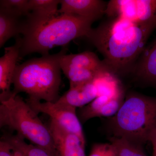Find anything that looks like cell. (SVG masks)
<instances>
[{
  "label": "cell",
  "instance_id": "22",
  "mask_svg": "<svg viewBox=\"0 0 156 156\" xmlns=\"http://www.w3.org/2000/svg\"><path fill=\"white\" fill-rule=\"evenodd\" d=\"M0 156H23L22 154L12 148L8 143L1 139L0 141Z\"/></svg>",
  "mask_w": 156,
  "mask_h": 156
},
{
  "label": "cell",
  "instance_id": "16",
  "mask_svg": "<svg viewBox=\"0 0 156 156\" xmlns=\"http://www.w3.org/2000/svg\"><path fill=\"white\" fill-rule=\"evenodd\" d=\"M98 96L113 98L125 97V91L119 76L107 69L98 74L93 80Z\"/></svg>",
  "mask_w": 156,
  "mask_h": 156
},
{
  "label": "cell",
  "instance_id": "19",
  "mask_svg": "<svg viewBox=\"0 0 156 156\" xmlns=\"http://www.w3.org/2000/svg\"><path fill=\"white\" fill-rule=\"evenodd\" d=\"M109 140L115 147L117 156H148L142 147L124 138L110 136Z\"/></svg>",
  "mask_w": 156,
  "mask_h": 156
},
{
  "label": "cell",
  "instance_id": "20",
  "mask_svg": "<svg viewBox=\"0 0 156 156\" xmlns=\"http://www.w3.org/2000/svg\"><path fill=\"white\" fill-rule=\"evenodd\" d=\"M0 9L26 17L30 14L29 0H1Z\"/></svg>",
  "mask_w": 156,
  "mask_h": 156
},
{
  "label": "cell",
  "instance_id": "3",
  "mask_svg": "<svg viewBox=\"0 0 156 156\" xmlns=\"http://www.w3.org/2000/svg\"><path fill=\"white\" fill-rule=\"evenodd\" d=\"M68 46L56 54L31 58L17 65L13 79L12 92L26 93L29 98L46 102L59 99L61 83V56L67 53Z\"/></svg>",
  "mask_w": 156,
  "mask_h": 156
},
{
  "label": "cell",
  "instance_id": "11",
  "mask_svg": "<svg viewBox=\"0 0 156 156\" xmlns=\"http://www.w3.org/2000/svg\"><path fill=\"white\" fill-rule=\"evenodd\" d=\"M125 97L113 98L102 95L98 96L86 106L79 108L77 113L82 124L96 117L111 118L119 110Z\"/></svg>",
  "mask_w": 156,
  "mask_h": 156
},
{
  "label": "cell",
  "instance_id": "10",
  "mask_svg": "<svg viewBox=\"0 0 156 156\" xmlns=\"http://www.w3.org/2000/svg\"><path fill=\"white\" fill-rule=\"evenodd\" d=\"M131 73L136 83L156 90V37L145 47Z\"/></svg>",
  "mask_w": 156,
  "mask_h": 156
},
{
  "label": "cell",
  "instance_id": "23",
  "mask_svg": "<svg viewBox=\"0 0 156 156\" xmlns=\"http://www.w3.org/2000/svg\"><path fill=\"white\" fill-rule=\"evenodd\" d=\"M150 142L152 144L153 148V154L152 156H156V130L151 139Z\"/></svg>",
  "mask_w": 156,
  "mask_h": 156
},
{
  "label": "cell",
  "instance_id": "15",
  "mask_svg": "<svg viewBox=\"0 0 156 156\" xmlns=\"http://www.w3.org/2000/svg\"><path fill=\"white\" fill-rule=\"evenodd\" d=\"M25 18L0 9V48L9 39L21 35Z\"/></svg>",
  "mask_w": 156,
  "mask_h": 156
},
{
  "label": "cell",
  "instance_id": "9",
  "mask_svg": "<svg viewBox=\"0 0 156 156\" xmlns=\"http://www.w3.org/2000/svg\"><path fill=\"white\" fill-rule=\"evenodd\" d=\"M53 137L56 156H87L86 143L53 120L48 125Z\"/></svg>",
  "mask_w": 156,
  "mask_h": 156
},
{
  "label": "cell",
  "instance_id": "5",
  "mask_svg": "<svg viewBox=\"0 0 156 156\" xmlns=\"http://www.w3.org/2000/svg\"><path fill=\"white\" fill-rule=\"evenodd\" d=\"M0 102L1 128L8 127L25 140L44 149L51 156H56L50 129L26 101L12 92L8 98Z\"/></svg>",
  "mask_w": 156,
  "mask_h": 156
},
{
  "label": "cell",
  "instance_id": "6",
  "mask_svg": "<svg viewBox=\"0 0 156 156\" xmlns=\"http://www.w3.org/2000/svg\"><path fill=\"white\" fill-rule=\"evenodd\" d=\"M60 66L69 80V87L93 81L101 72L109 69L103 60L89 51L63 54L60 58Z\"/></svg>",
  "mask_w": 156,
  "mask_h": 156
},
{
  "label": "cell",
  "instance_id": "4",
  "mask_svg": "<svg viewBox=\"0 0 156 156\" xmlns=\"http://www.w3.org/2000/svg\"><path fill=\"white\" fill-rule=\"evenodd\" d=\"M111 136L121 137L142 147L156 130V98L129 92L116 114L108 118Z\"/></svg>",
  "mask_w": 156,
  "mask_h": 156
},
{
  "label": "cell",
  "instance_id": "21",
  "mask_svg": "<svg viewBox=\"0 0 156 156\" xmlns=\"http://www.w3.org/2000/svg\"><path fill=\"white\" fill-rule=\"evenodd\" d=\"M89 156H117L114 145L111 143H95L92 145Z\"/></svg>",
  "mask_w": 156,
  "mask_h": 156
},
{
  "label": "cell",
  "instance_id": "2",
  "mask_svg": "<svg viewBox=\"0 0 156 156\" xmlns=\"http://www.w3.org/2000/svg\"><path fill=\"white\" fill-rule=\"evenodd\" d=\"M94 22L83 17L60 14L48 20H28L25 18L21 36L16 38L20 45V59L29 54L49 55V51L63 47L77 38L86 37Z\"/></svg>",
  "mask_w": 156,
  "mask_h": 156
},
{
  "label": "cell",
  "instance_id": "1",
  "mask_svg": "<svg viewBox=\"0 0 156 156\" xmlns=\"http://www.w3.org/2000/svg\"><path fill=\"white\" fill-rule=\"evenodd\" d=\"M156 23L139 24L121 18H109L86 38L104 56L106 66L117 76L131 72L146 47Z\"/></svg>",
  "mask_w": 156,
  "mask_h": 156
},
{
  "label": "cell",
  "instance_id": "12",
  "mask_svg": "<svg viewBox=\"0 0 156 156\" xmlns=\"http://www.w3.org/2000/svg\"><path fill=\"white\" fill-rule=\"evenodd\" d=\"M107 4L101 0H61L58 13L75 15L94 22L105 14Z\"/></svg>",
  "mask_w": 156,
  "mask_h": 156
},
{
  "label": "cell",
  "instance_id": "8",
  "mask_svg": "<svg viewBox=\"0 0 156 156\" xmlns=\"http://www.w3.org/2000/svg\"><path fill=\"white\" fill-rule=\"evenodd\" d=\"M37 113L45 114L50 119L58 123L68 131L77 135L86 143L82 123L76 112V108L56 101L42 102L41 101L28 98L26 100Z\"/></svg>",
  "mask_w": 156,
  "mask_h": 156
},
{
  "label": "cell",
  "instance_id": "7",
  "mask_svg": "<svg viewBox=\"0 0 156 156\" xmlns=\"http://www.w3.org/2000/svg\"><path fill=\"white\" fill-rule=\"evenodd\" d=\"M105 14L139 24L156 23V0H111Z\"/></svg>",
  "mask_w": 156,
  "mask_h": 156
},
{
  "label": "cell",
  "instance_id": "13",
  "mask_svg": "<svg viewBox=\"0 0 156 156\" xmlns=\"http://www.w3.org/2000/svg\"><path fill=\"white\" fill-rule=\"evenodd\" d=\"M19 59L18 42L16 41L13 46L5 48V53L0 58V101L7 99L12 94L11 87Z\"/></svg>",
  "mask_w": 156,
  "mask_h": 156
},
{
  "label": "cell",
  "instance_id": "17",
  "mask_svg": "<svg viewBox=\"0 0 156 156\" xmlns=\"http://www.w3.org/2000/svg\"><path fill=\"white\" fill-rule=\"evenodd\" d=\"M60 0H29L30 13L27 19L41 20L50 19L59 15L58 5Z\"/></svg>",
  "mask_w": 156,
  "mask_h": 156
},
{
  "label": "cell",
  "instance_id": "14",
  "mask_svg": "<svg viewBox=\"0 0 156 156\" xmlns=\"http://www.w3.org/2000/svg\"><path fill=\"white\" fill-rule=\"evenodd\" d=\"M98 97L97 88L93 81L79 84L69 89L57 101L58 102L80 108Z\"/></svg>",
  "mask_w": 156,
  "mask_h": 156
},
{
  "label": "cell",
  "instance_id": "18",
  "mask_svg": "<svg viewBox=\"0 0 156 156\" xmlns=\"http://www.w3.org/2000/svg\"><path fill=\"white\" fill-rule=\"evenodd\" d=\"M1 139L8 143L12 148L19 152L23 156H52L44 149L27 143L25 140L17 134H5Z\"/></svg>",
  "mask_w": 156,
  "mask_h": 156
}]
</instances>
